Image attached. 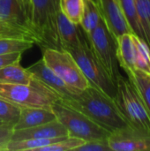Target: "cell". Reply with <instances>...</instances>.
Returning a JSON list of instances; mask_svg holds the SVG:
<instances>
[{
    "mask_svg": "<svg viewBox=\"0 0 150 151\" xmlns=\"http://www.w3.org/2000/svg\"><path fill=\"white\" fill-rule=\"evenodd\" d=\"M107 143L111 151H150V134L133 128L111 133Z\"/></svg>",
    "mask_w": 150,
    "mask_h": 151,
    "instance_id": "9",
    "label": "cell"
},
{
    "mask_svg": "<svg viewBox=\"0 0 150 151\" xmlns=\"http://www.w3.org/2000/svg\"><path fill=\"white\" fill-rule=\"evenodd\" d=\"M34 42L27 39H0V55L24 52L33 47Z\"/></svg>",
    "mask_w": 150,
    "mask_h": 151,
    "instance_id": "27",
    "label": "cell"
},
{
    "mask_svg": "<svg viewBox=\"0 0 150 151\" xmlns=\"http://www.w3.org/2000/svg\"><path fill=\"white\" fill-rule=\"evenodd\" d=\"M67 51L73 57L90 86L114 99L117 90L116 84L112 81L95 56L83 29L80 44Z\"/></svg>",
    "mask_w": 150,
    "mask_h": 151,
    "instance_id": "5",
    "label": "cell"
},
{
    "mask_svg": "<svg viewBox=\"0 0 150 151\" xmlns=\"http://www.w3.org/2000/svg\"><path fill=\"white\" fill-rule=\"evenodd\" d=\"M119 3L132 34L140 37L146 42L145 36L142 32L137 14L135 0H119Z\"/></svg>",
    "mask_w": 150,
    "mask_h": 151,
    "instance_id": "20",
    "label": "cell"
},
{
    "mask_svg": "<svg viewBox=\"0 0 150 151\" xmlns=\"http://www.w3.org/2000/svg\"><path fill=\"white\" fill-rule=\"evenodd\" d=\"M57 28L62 50H69L80 44L82 35L81 27L70 21L61 11L58 13Z\"/></svg>",
    "mask_w": 150,
    "mask_h": 151,
    "instance_id": "14",
    "label": "cell"
},
{
    "mask_svg": "<svg viewBox=\"0 0 150 151\" xmlns=\"http://www.w3.org/2000/svg\"><path fill=\"white\" fill-rule=\"evenodd\" d=\"M42 60L45 65L69 86L84 90L90 86L73 57L65 50L43 49Z\"/></svg>",
    "mask_w": 150,
    "mask_h": 151,
    "instance_id": "8",
    "label": "cell"
},
{
    "mask_svg": "<svg viewBox=\"0 0 150 151\" xmlns=\"http://www.w3.org/2000/svg\"><path fill=\"white\" fill-rule=\"evenodd\" d=\"M126 73L141 95L150 114V74L137 69L126 71Z\"/></svg>",
    "mask_w": 150,
    "mask_h": 151,
    "instance_id": "18",
    "label": "cell"
},
{
    "mask_svg": "<svg viewBox=\"0 0 150 151\" xmlns=\"http://www.w3.org/2000/svg\"><path fill=\"white\" fill-rule=\"evenodd\" d=\"M57 119L52 110L43 108L21 107L18 121L13 126V130L25 129L51 122Z\"/></svg>",
    "mask_w": 150,
    "mask_h": 151,
    "instance_id": "13",
    "label": "cell"
},
{
    "mask_svg": "<svg viewBox=\"0 0 150 151\" xmlns=\"http://www.w3.org/2000/svg\"><path fill=\"white\" fill-rule=\"evenodd\" d=\"M117 54L119 66L126 72L135 69V46L132 33H126L117 38Z\"/></svg>",
    "mask_w": 150,
    "mask_h": 151,
    "instance_id": "16",
    "label": "cell"
},
{
    "mask_svg": "<svg viewBox=\"0 0 150 151\" xmlns=\"http://www.w3.org/2000/svg\"><path fill=\"white\" fill-rule=\"evenodd\" d=\"M0 39H27L36 43V39L30 30L11 25L0 20Z\"/></svg>",
    "mask_w": 150,
    "mask_h": 151,
    "instance_id": "24",
    "label": "cell"
},
{
    "mask_svg": "<svg viewBox=\"0 0 150 151\" xmlns=\"http://www.w3.org/2000/svg\"><path fill=\"white\" fill-rule=\"evenodd\" d=\"M21 56H22V52H12V53L0 55V69L6 65H11L13 63L20 62Z\"/></svg>",
    "mask_w": 150,
    "mask_h": 151,
    "instance_id": "31",
    "label": "cell"
},
{
    "mask_svg": "<svg viewBox=\"0 0 150 151\" xmlns=\"http://www.w3.org/2000/svg\"><path fill=\"white\" fill-rule=\"evenodd\" d=\"M86 35L97 60L116 84L118 77L121 74L117 54V39L111 33L103 18L99 25L91 33Z\"/></svg>",
    "mask_w": 150,
    "mask_h": 151,
    "instance_id": "7",
    "label": "cell"
},
{
    "mask_svg": "<svg viewBox=\"0 0 150 151\" xmlns=\"http://www.w3.org/2000/svg\"><path fill=\"white\" fill-rule=\"evenodd\" d=\"M59 8L62 13L73 24H80L84 10V0H59Z\"/></svg>",
    "mask_w": 150,
    "mask_h": 151,
    "instance_id": "23",
    "label": "cell"
},
{
    "mask_svg": "<svg viewBox=\"0 0 150 151\" xmlns=\"http://www.w3.org/2000/svg\"><path fill=\"white\" fill-rule=\"evenodd\" d=\"M85 141L80 138L68 136L58 142H56L50 145L40 149L39 151H68L75 150L76 148L84 143Z\"/></svg>",
    "mask_w": 150,
    "mask_h": 151,
    "instance_id": "28",
    "label": "cell"
},
{
    "mask_svg": "<svg viewBox=\"0 0 150 151\" xmlns=\"http://www.w3.org/2000/svg\"><path fill=\"white\" fill-rule=\"evenodd\" d=\"M99 7L104 22L116 39L126 33H132L119 0H100Z\"/></svg>",
    "mask_w": 150,
    "mask_h": 151,
    "instance_id": "11",
    "label": "cell"
},
{
    "mask_svg": "<svg viewBox=\"0 0 150 151\" xmlns=\"http://www.w3.org/2000/svg\"><path fill=\"white\" fill-rule=\"evenodd\" d=\"M135 46V69L150 74V49L149 45L140 37L133 35Z\"/></svg>",
    "mask_w": 150,
    "mask_h": 151,
    "instance_id": "22",
    "label": "cell"
},
{
    "mask_svg": "<svg viewBox=\"0 0 150 151\" xmlns=\"http://www.w3.org/2000/svg\"><path fill=\"white\" fill-rule=\"evenodd\" d=\"M12 132L13 127L0 125V151H7V146L11 141Z\"/></svg>",
    "mask_w": 150,
    "mask_h": 151,
    "instance_id": "30",
    "label": "cell"
},
{
    "mask_svg": "<svg viewBox=\"0 0 150 151\" xmlns=\"http://www.w3.org/2000/svg\"><path fill=\"white\" fill-rule=\"evenodd\" d=\"M59 0H31L30 27L36 43L43 49L62 50L57 28Z\"/></svg>",
    "mask_w": 150,
    "mask_h": 151,
    "instance_id": "2",
    "label": "cell"
},
{
    "mask_svg": "<svg viewBox=\"0 0 150 151\" xmlns=\"http://www.w3.org/2000/svg\"><path fill=\"white\" fill-rule=\"evenodd\" d=\"M102 13L99 6L93 0H84V10L80 26L86 32L91 33L100 23Z\"/></svg>",
    "mask_w": 150,
    "mask_h": 151,
    "instance_id": "19",
    "label": "cell"
},
{
    "mask_svg": "<svg viewBox=\"0 0 150 151\" xmlns=\"http://www.w3.org/2000/svg\"><path fill=\"white\" fill-rule=\"evenodd\" d=\"M58 102L82 112L111 133L132 128L114 99L92 86L72 97L60 98Z\"/></svg>",
    "mask_w": 150,
    "mask_h": 151,
    "instance_id": "1",
    "label": "cell"
},
{
    "mask_svg": "<svg viewBox=\"0 0 150 151\" xmlns=\"http://www.w3.org/2000/svg\"><path fill=\"white\" fill-rule=\"evenodd\" d=\"M64 136H70L67 129L57 119H55L51 122L34 127L13 130L11 141L27 139H50Z\"/></svg>",
    "mask_w": 150,
    "mask_h": 151,
    "instance_id": "12",
    "label": "cell"
},
{
    "mask_svg": "<svg viewBox=\"0 0 150 151\" xmlns=\"http://www.w3.org/2000/svg\"><path fill=\"white\" fill-rule=\"evenodd\" d=\"M27 69L32 73L33 77L38 79L47 87L55 91L60 98L72 97L80 94V91H82L69 86L64 81H62L45 65L42 58Z\"/></svg>",
    "mask_w": 150,
    "mask_h": 151,
    "instance_id": "10",
    "label": "cell"
},
{
    "mask_svg": "<svg viewBox=\"0 0 150 151\" xmlns=\"http://www.w3.org/2000/svg\"><path fill=\"white\" fill-rule=\"evenodd\" d=\"M0 20L33 32L19 0H0Z\"/></svg>",
    "mask_w": 150,
    "mask_h": 151,
    "instance_id": "15",
    "label": "cell"
},
{
    "mask_svg": "<svg viewBox=\"0 0 150 151\" xmlns=\"http://www.w3.org/2000/svg\"><path fill=\"white\" fill-rule=\"evenodd\" d=\"M93 1H94V2L98 5V6H99V4H100V0H93ZM99 8H100V7H99Z\"/></svg>",
    "mask_w": 150,
    "mask_h": 151,
    "instance_id": "33",
    "label": "cell"
},
{
    "mask_svg": "<svg viewBox=\"0 0 150 151\" xmlns=\"http://www.w3.org/2000/svg\"><path fill=\"white\" fill-rule=\"evenodd\" d=\"M0 125H6V124H4V122H2V121L0 120Z\"/></svg>",
    "mask_w": 150,
    "mask_h": 151,
    "instance_id": "34",
    "label": "cell"
},
{
    "mask_svg": "<svg viewBox=\"0 0 150 151\" xmlns=\"http://www.w3.org/2000/svg\"><path fill=\"white\" fill-rule=\"evenodd\" d=\"M0 97L19 107L51 110L59 96L38 79L33 77L29 84L0 83Z\"/></svg>",
    "mask_w": 150,
    "mask_h": 151,
    "instance_id": "4",
    "label": "cell"
},
{
    "mask_svg": "<svg viewBox=\"0 0 150 151\" xmlns=\"http://www.w3.org/2000/svg\"><path fill=\"white\" fill-rule=\"evenodd\" d=\"M116 88L114 101L129 126L138 132L150 134V114L134 85L120 74Z\"/></svg>",
    "mask_w": 150,
    "mask_h": 151,
    "instance_id": "3",
    "label": "cell"
},
{
    "mask_svg": "<svg viewBox=\"0 0 150 151\" xmlns=\"http://www.w3.org/2000/svg\"><path fill=\"white\" fill-rule=\"evenodd\" d=\"M68 136L50 139H27L19 141H10L7 146V151H39L40 149L50 145Z\"/></svg>",
    "mask_w": 150,
    "mask_h": 151,
    "instance_id": "21",
    "label": "cell"
},
{
    "mask_svg": "<svg viewBox=\"0 0 150 151\" xmlns=\"http://www.w3.org/2000/svg\"><path fill=\"white\" fill-rule=\"evenodd\" d=\"M135 4L145 41L150 49V0H135Z\"/></svg>",
    "mask_w": 150,
    "mask_h": 151,
    "instance_id": "25",
    "label": "cell"
},
{
    "mask_svg": "<svg viewBox=\"0 0 150 151\" xmlns=\"http://www.w3.org/2000/svg\"><path fill=\"white\" fill-rule=\"evenodd\" d=\"M76 151H111L107 141H88L76 148Z\"/></svg>",
    "mask_w": 150,
    "mask_h": 151,
    "instance_id": "29",
    "label": "cell"
},
{
    "mask_svg": "<svg viewBox=\"0 0 150 151\" xmlns=\"http://www.w3.org/2000/svg\"><path fill=\"white\" fill-rule=\"evenodd\" d=\"M21 107L0 97V120L13 127L18 121Z\"/></svg>",
    "mask_w": 150,
    "mask_h": 151,
    "instance_id": "26",
    "label": "cell"
},
{
    "mask_svg": "<svg viewBox=\"0 0 150 151\" xmlns=\"http://www.w3.org/2000/svg\"><path fill=\"white\" fill-rule=\"evenodd\" d=\"M30 1L31 0H19L28 21H29V16H30ZM29 25H30V23H29Z\"/></svg>",
    "mask_w": 150,
    "mask_h": 151,
    "instance_id": "32",
    "label": "cell"
},
{
    "mask_svg": "<svg viewBox=\"0 0 150 151\" xmlns=\"http://www.w3.org/2000/svg\"><path fill=\"white\" fill-rule=\"evenodd\" d=\"M32 73L20 65V62L13 63L0 69V83L2 84H29Z\"/></svg>",
    "mask_w": 150,
    "mask_h": 151,
    "instance_id": "17",
    "label": "cell"
},
{
    "mask_svg": "<svg viewBox=\"0 0 150 151\" xmlns=\"http://www.w3.org/2000/svg\"><path fill=\"white\" fill-rule=\"evenodd\" d=\"M57 119L67 129L69 135L88 141H107L111 132L102 127L82 112L56 102L52 108Z\"/></svg>",
    "mask_w": 150,
    "mask_h": 151,
    "instance_id": "6",
    "label": "cell"
}]
</instances>
